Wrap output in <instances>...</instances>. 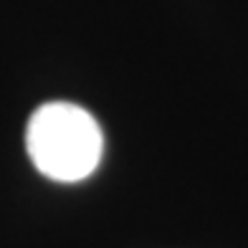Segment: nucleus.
<instances>
[{
	"label": "nucleus",
	"mask_w": 248,
	"mask_h": 248,
	"mask_svg": "<svg viewBox=\"0 0 248 248\" xmlns=\"http://www.w3.org/2000/svg\"><path fill=\"white\" fill-rule=\"evenodd\" d=\"M26 147L41 175L56 183H78L96 170L104 137L86 109L69 101H48L28 119Z\"/></svg>",
	"instance_id": "obj_1"
}]
</instances>
